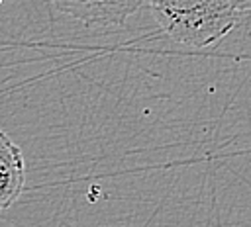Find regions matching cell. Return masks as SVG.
Here are the masks:
<instances>
[{"label": "cell", "instance_id": "cell-4", "mask_svg": "<svg viewBox=\"0 0 251 227\" xmlns=\"http://www.w3.org/2000/svg\"><path fill=\"white\" fill-rule=\"evenodd\" d=\"M231 4V8L237 12V14H243V12H251V0H227Z\"/></svg>", "mask_w": 251, "mask_h": 227}, {"label": "cell", "instance_id": "cell-3", "mask_svg": "<svg viewBox=\"0 0 251 227\" xmlns=\"http://www.w3.org/2000/svg\"><path fill=\"white\" fill-rule=\"evenodd\" d=\"M25 184V162L22 149L0 129V209L10 207Z\"/></svg>", "mask_w": 251, "mask_h": 227}, {"label": "cell", "instance_id": "cell-6", "mask_svg": "<svg viewBox=\"0 0 251 227\" xmlns=\"http://www.w3.org/2000/svg\"><path fill=\"white\" fill-rule=\"evenodd\" d=\"M0 213H2V209H0Z\"/></svg>", "mask_w": 251, "mask_h": 227}, {"label": "cell", "instance_id": "cell-2", "mask_svg": "<svg viewBox=\"0 0 251 227\" xmlns=\"http://www.w3.org/2000/svg\"><path fill=\"white\" fill-rule=\"evenodd\" d=\"M61 14L80 22L86 27L122 25L133 16L145 0H49Z\"/></svg>", "mask_w": 251, "mask_h": 227}, {"label": "cell", "instance_id": "cell-5", "mask_svg": "<svg viewBox=\"0 0 251 227\" xmlns=\"http://www.w3.org/2000/svg\"><path fill=\"white\" fill-rule=\"evenodd\" d=\"M2 2H4V0H0V4H2Z\"/></svg>", "mask_w": 251, "mask_h": 227}, {"label": "cell", "instance_id": "cell-1", "mask_svg": "<svg viewBox=\"0 0 251 227\" xmlns=\"http://www.w3.org/2000/svg\"><path fill=\"white\" fill-rule=\"evenodd\" d=\"M143 4L173 41L194 49L218 43L239 20L227 0H145Z\"/></svg>", "mask_w": 251, "mask_h": 227}]
</instances>
